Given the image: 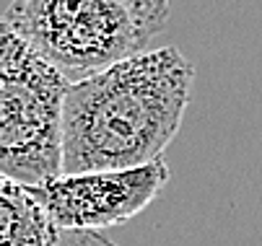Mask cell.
<instances>
[{"label":"cell","mask_w":262,"mask_h":246,"mask_svg":"<svg viewBox=\"0 0 262 246\" xmlns=\"http://www.w3.org/2000/svg\"><path fill=\"white\" fill-rule=\"evenodd\" d=\"M195 86V65L177 47L145 50L70 83L65 174L154 163L177 137Z\"/></svg>","instance_id":"6da1fadb"},{"label":"cell","mask_w":262,"mask_h":246,"mask_svg":"<svg viewBox=\"0 0 262 246\" xmlns=\"http://www.w3.org/2000/svg\"><path fill=\"white\" fill-rule=\"evenodd\" d=\"M169 11L171 0H13L3 26L76 83L145 52Z\"/></svg>","instance_id":"7a4b0ae2"},{"label":"cell","mask_w":262,"mask_h":246,"mask_svg":"<svg viewBox=\"0 0 262 246\" xmlns=\"http://www.w3.org/2000/svg\"><path fill=\"white\" fill-rule=\"evenodd\" d=\"M0 171L29 187L65 174L62 125L70 81L11 29H0Z\"/></svg>","instance_id":"3957f363"},{"label":"cell","mask_w":262,"mask_h":246,"mask_svg":"<svg viewBox=\"0 0 262 246\" xmlns=\"http://www.w3.org/2000/svg\"><path fill=\"white\" fill-rule=\"evenodd\" d=\"M169 179L171 171L159 158L120 171L60 174L34 189L62 231H101L143 213Z\"/></svg>","instance_id":"277c9868"},{"label":"cell","mask_w":262,"mask_h":246,"mask_svg":"<svg viewBox=\"0 0 262 246\" xmlns=\"http://www.w3.org/2000/svg\"><path fill=\"white\" fill-rule=\"evenodd\" d=\"M62 233L34 187L0 179V246H55Z\"/></svg>","instance_id":"5b68a950"},{"label":"cell","mask_w":262,"mask_h":246,"mask_svg":"<svg viewBox=\"0 0 262 246\" xmlns=\"http://www.w3.org/2000/svg\"><path fill=\"white\" fill-rule=\"evenodd\" d=\"M55 246H120V243L104 238L99 231H65Z\"/></svg>","instance_id":"8992f818"}]
</instances>
